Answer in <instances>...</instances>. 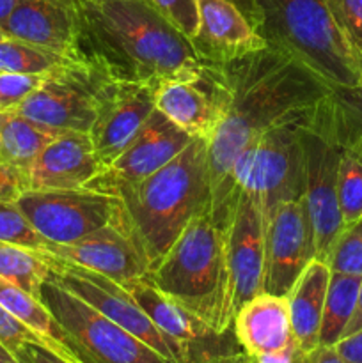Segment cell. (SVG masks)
I'll list each match as a JSON object with an SVG mask.
<instances>
[{
  "label": "cell",
  "mask_w": 362,
  "mask_h": 363,
  "mask_svg": "<svg viewBox=\"0 0 362 363\" xmlns=\"http://www.w3.org/2000/svg\"><path fill=\"white\" fill-rule=\"evenodd\" d=\"M220 108L208 140L209 213L226 229L231 216L229 174L241 149L277 124L305 119L334 87L290 53L266 46L227 64H204Z\"/></svg>",
  "instance_id": "6da1fadb"
},
{
  "label": "cell",
  "mask_w": 362,
  "mask_h": 363,
  "mask_svg": "<svg viewBox=\"0 0 362 363\" xmlns=\"http://www.w3.org/2000/svg\"><path fill=\"white\" fill-rule=\"evenodd\" d=\"M85 62L114 80H199L190 41L146 0H78Z\"/></svg>",
  "instance_id": "7a4b0ae2"
},
{
  "label": "cell",
  "mask_w": 362,
  "mask_h": 363,
  "mask_svg": "<svg viewBox=\"0 0 362 363\" xmlns=\"http://www.w3.org/2000/svg\"><path fill=\"white\" fill-rule=\"evenodd\" d=\"M268 46L290 53L332 87H355L362 55L329 0H243L240 4Z\"/></svg>",
  "instance_id": "3957f363"
},
{
  "label": "cell",
  "mask_w": 362,
  "mask_h": 363,
  "mask_svg": "<svg viewBox=\"0 0 362 363\" xmlns=\"http://www.w3.org/2000/svg\"><path fill=\"white\" fill-rule=\"evenodd\" d=\"M208 140L194 138L165 167L119 195L151 269L185 227L209 208Z\"/></svg>",
  "instance_id": "277c9868"
},
{
  "label": "cell",
  "mask_w": 362,
  "mask_h": 363,
  "mask_svg": "<svg viewBox=\"0 0 362 363\" xmlns=\"http://www.w3.org/2000/svg\"><path fill=\"white\" fill-rule=\"evenodd\" d=\"M148 279L216 333L233 326L227 314L226 229L216 225L209 208L188 222Z\"/></svg>",
  "instance_id": "5b68a950"
},
{
  "label": "cell",
  "mask_w": 362,
  "mask_h": 363,
  "mask_svg": "<svg viewBox=\"0 0 362 363\" xmlns=\"http://www.w3.org/2000/svg\"><path fill=\"white\" fill-rule=\"evenodd\" d=\"M309 116L268 128L241 149L229 174L231 209L234 208L238 194H247L259 206L266 220L277 206L304 197L302 124Z\"/></svg>",
  "instance_id": "8992f818"
},
{
  "label": "cell",
  "mask_w": 362,
  "mask_h": 363,
  "mask_svg": "<svg viewBox=\"0 0 362 363\" xmlns=\"http://www.w3.org/2000/svg\"><path fill=\"white\" fill-rule=\"evenodd\" d=\"M341 144L343 121L332 91V94L323 99L302 124L305 163L304 199L314 229L316 259L325 262L344 229L337 199Z\"/></svg>",
  "instance_id": "52a82bcc"
},
{
  "label": "cell",
  "mask_w": 362,
  "mask_h": 363,
  "mask_svg": "<svg viewBox=\"0 0 362 363\" xmlns=\"http://www.w3.org/2000/svg\"><path fill=\"white\" fill-rule=\"evenodd\" d=\"M39 300L64 330L70 347L82 363H176L99 314L50 277L43 282Z\"/></svg>",
  "instance_id": "ba28073f"
},
{
  "label": "cell",
  "mask_w": 362,
  "mask_h": 363,
  "mask_svg": "<svg viewBox=\"0 0 362 363\" xmlns=\"http://www.w3.org/2000/svg\"><path fill=\"white\" fill-rule=\"evenodd\" d=\"M46 259H48L50 266V279L70 291L71 294L84 300L87 305H91L99 314L123 326L131 335L141 339L142 342H146L169 360L176 363H188L194 360L187 347L170 340L153 325L151 319L146 315V312L138 307L137 301L119 282L91 272L84 266L62 261L48 252H46Z\"/></svg>",
  "instance_id": "9c48e42d"
},
{
  "label": "cell",
  "mask_w": 362,
  "mask_h": 363,
  "mask_svg": "<svg viewBox=\"0 0 362 363\" xmlns=\"http://www.w3.org/2000/svg\"><path fill=\"white\" fill-rule=\"evenodd\" d=\"M16 204L50 245H70L109 225L123 213L119 197L99 191L23 190Z\"/></svg>",
  "instance_id": "30bf717a"
},
{
  "label": "cell",
  "mask_w": 362,
  "mask_h": 363,
  "mask_svg": "<svg viewBox=\"0 0 362 363\" xmlns=\"http://www.w3.org/2000/svg\"><path fill=\"white\" fill-rule=\"evenodd\" d=\"M105 78L109 77L89 64L50 74L14 110L53 130L89 133L98 112L99 87Z\"/></svg>",
  "instance_id": "8fae6325"
},
{
  "label": "cell",
  "mask_w": 362,
  "mask_h": 363,
  "mask_svg": "<svg viewBox=\"0 0 362 363\" xmlns=\"http://www.w3.org/2000/svg\"><path fill=\"white\" fill-rule=\"evenodd\" d=\"M194 138L170 123L158 110L153 112L137 137L124 147L116 160L103 167L85 190L119 197L130 188L148 179L170 160L176 158Z\"/></svg>",
  "instance_id": "7c38bea8"
},
{
  "label": "cell",
  "mask_w": 362,
  "mask_h": 363,
  "mask_svg": "<svg viewBox=\"0 0 362 363\" xmlns=\"http://www.w3.org/2000/svg\"><path fill=\"white\" fill-rule=\"evenodd\" d=\"M312 259H316L314 229L305 199L277 206L265 220L263 293L287 296Z\"/></svg>",
  "instance_id": "4fadbf2b"
},
{
  "label": "cell",
  "mask_w": 362,
  "mask_h": 363,
  "mask_svg": "<svg viewBox=\"0 0 362 363\" xmlns=\"http://www.w3.org/2000/svg\"><path fill=\"white\" fill-rule=\"evenodd\" d=\"M227 314L233 323L241 305L263 293L265 218L247 194H238L226 225Z\"/></svg>",
  "instance_id": "5bb4252c"
},
{
  "label": "cell",
  "mask_w": 362,
  "mask_h": 363,
  "mask_svg": "<svg viewBox=\"0 0 362 363\" xmlns=\"http://www.w3.org/2000/svg\"><path fill=\"white\" fill-rule=\"evenodd\" d=\"M156 85L105 78L99 87L98 112L89 130L102 165H109L137 137L155 112Z\"/></svg>",
  "instance_id": "9a60e30c"
},
{
  "label": "cell",
  "mask_w": 362,
  "mask_h": 363,
  "mask_svg": "<svg viewBox=\"0 0 362 363\" xmlns=\"http://www.w3.org/2000/svg\"><path fill=\"white\" fill-rule=\"evenodd\" d=\"M46 252L119 284L144 279L151 273V262L124 209L109 225L75 243L50 245Z\"/></svg>",
  "instance_id": "2e32d148"
},
{
  "label": "cell",
  "mask_w": 362,
  "mask_h": 363,
  "mask_svg": "<svg viewBox=\"0 0 362 363\" xmlns=\"http://www.w3.org/2000/svg\"><path fill=\"white\" fill-rule=\"evenodd\" d=\"M199 23L190 45L202 64H227L268 46L238 0H197Z\"/></svg>",
  "instance_id": "e0dca14e"
},
{
  "label": "cell",
  "mask_w": 362,
  "mask_h": 363,
  "mask_svg": "<svg viewBox=\"0 0 362 363\" xmlns=\"http://www.w3.org/2000/svg\"><path fill=\"white\" fill-rule=\"evenodd\" d=\"M0 28L7 38L21 39L85 62L78 0H21Z\"/></svg>",
  "instance_id": "ac0fdd59"
},
{
  "label": "cell",
  "mask_w": 362,
  "mask_h": 363,
  "mask_svg": "<svg viewBox=\"0 0 362 363\" xmlns=\"http://www.w3.org/2000/svg\"><path fill=\"white\" fill-rule=\"evenodd\" d=\"M121 286L131 294L138 307L146 312L153 325L165 337L187 347L192 357L199 358L204 354L226 353V351L238 350V346L224 344L227 333H216L202 319L188 312L176 301L156 289L148 277L123 282Z\"/></svg>",
  "instance_id": "d6986e66"
},
{
  "label": "cell",
  "mask_w": 362,
  "mask_h": 363,
  "mask_svg": "<svg viewBox=\"0 0 362 363\" xmlns=\"http://www.w3.org/2000/svg\"><path fill=\"white\" fill-rule=\"evenodd\" d=\"M102 169L89 133L64 131L32 162L25 184L27 190H77Z\"/></svg>",
  "instance_id": "ffe728a7"
},
{
  "label": "cell",
  "mask_w": 362,
  "mask_h": 363,
  "mask_svg": "<svg viewBox=\"0 0 362 363\" xmlns=\"http://www.w3.org/2000/svg\"><path fill=\"white\" fill-rule=\"evenodd\" d=\"M155 108L192 138L209 140L220 119V108L204 71L199 80H170L156 85Z\"/></svg>",
  "instance_id": "44dd1931"
},
{
  "label": "cell",
  "mask_w": 362,
  "mask_h": 363,
  "mask_svg": "<svg viewBox=\"0 0 362 363\" xmlns=\"http://www.w3.org/2000/svg\"><path fill=\"white\" fill-rule=\"evenodd\" d=\"M231 330L236 344L248 357L280 350L293 339L287 298L258 294L234 314Z\"/></svg>",
  "instance_id": "7402d4cb"
},
{
  "label": "cell",
  "mask_w": 362,
  "mask_h": 363,
  "mask_svg": "<svg viewBox=\"0 0 362 363\" xmlns=\"http://www.w3.org/2000/svg\"><path fill=\"white\" fill-rule=\"evenodd\" d=\"M330 275L332 272L325 261L312 259L286 296L291 332L305 351H316L319 347V330Z\"/></svg>",
  "instance_id": "603a6c76"
},
{
  "label": "cell",
  "mask_w": 362,
  "mask_h": 363,
  "mask_svg": "<svg viewBox=\"0 0 362 363\" xmlns=\"http://www.w3.org/2000/svg\"><path fill=\"white\" fill-rule=\"evenodd\" d=\"M0 305L27 328L45 339L57 354L71 363H82L70 347L64 330L38 296L0 279Z\"/></svg>",
  "instance_id": "cb8c5ba5"
},
{
  "label": "cell",
  "mask_w": 362,
  "mask_h": 363,
  "mask_svg": "<svg viewBox=\"0 0 362 363\" xmlns=\"http://www.w3.org/2000/svg\"><path fill=\"white\" fill-rule=\"evenodd\" d=\"M64 131L34 123L16 110H0V144L4 163L25 176L39 152Z\"/></svg>",
  "instance_id": "d4e9b609"
},
{
  "label": "cell",
  "mask_w": 362,
  "mask_h": 363,
  "mask_svg": "<svg viewBox=\"0 0 362 363\" xmlns=\"http://www.w3.org/2000/svg\"><path fill=\"white\" fill-rule=\"evenodd\" d=\"M341 121L343 144L337 170V199L343 223L346 227L362 218V133L351 128L343 116Z\"/></svg>",
  "instance_id": "484cf974"
},
{
  "label": "cell",
  "mask_w": 362,
  "mask_h": 363,
  "mask_svg": "<svg viewBox=\"0 0 362 363\" xmlns=\"http://www.w3.org/2000/svg\"><path fill=\"white\" fill-rule=\"evenodd\" d=\"M85 62L64 57L43 46L31 45L27 41L14 38L0 39V73L21 74H50L73 69Z\"/></svg>",
  "instance_id": "4316f807"
},
{
  "label": "cell",
  "mask_w": 362,
  "mask_h": 363,
  "mask_svg": "<svg viewBox=\"0 0 362 363\" xmlns=\"http://www.w3.org/2000/svg\"><path fill=\"white\" fill-rule=\"evenodd\" d=\"M361 280L362 277L358 275L332 272L323 307L319 346H336L343 339L344 330L353 315Z\"/></svg>",
  "instance_id": "83f0119b"
},
{
  "label": "cell",
  "mask_w": 362,
  "mask_h": 363,
  "mask_svg": "<svg viewBox=\"0 0 362 363\" xmlns=\"http://www.w3.org/2000/svg\"><path fill=\"white\" fill-rule=\"evenodd\" d=\"M48 275L46 252L0 243V279L39 298V291Z\"/></svg>",
  "instance_id": "f1b7e54d"
},
{
  "label": "cell",
  "mask_w": 362,
  "mask_h": 363,
  "mask_svg": "<svg viewBox=\"0 0 362 363\" xmlns=\"http://www.w3.org/2000/svg\"><path fill=\"white\" fill-rule=\"evenodd\" d=\"M0 243L18 245L32 250H48L50 243L39 236L27 216L16 204V199L0 197Z\"/></svg>",
  "instance_id": "f546056e"
},
{
  "label": "cell",
  "mask_w": 362,
  "mask_h": 363,
  "mask_svg": "<svg viewBox=\"0 0 362 363\" xmlns=\"http://www.w3.org/2000/svg\"><path fill=\"white\" fill-rule=\"evenodd\" d=\"M330 272L362 277V218L346 225L327 257Z\"/></svg>",
  "instance_id": "4dcf8cb0"
},
{
  "label": "cell",
  "mask_w": 362,
  "mask_h": 363,
  "mask_svg": "<svg viewBox=\"0 0 362 363\" xmlns=\"http://www.w3.org/2000/svg\"><path fill=\"white\" fill-rule=\"evenodd\" d=\"M177 32L190 41L197 30V0H146Z\"/></svg>",
  "instance_id": "1f68e13d"
},
{
  "label": "cell",
  "mask_w": 362,
  "mask_h": 363,
  "mask_svg": "<svg viewBox=\"0 0 362 363\" xmlns=\"http://www.w3.org/2000/svg\"><path fill=\"white\" fill-rule=\"evenodd\" d=\"M43 74L0 73V110H14L45 82Z\"/></svg>",
  "instance_id": "d6a6232c"
},
{
  "label": "cell",
  "mask_w": 362,
  "mask_h": 363,
  "mask_svg": "<svg viewBox=\"0 0 362 363\" xmlns=\"http://www.w3.org/2000/svg\"><path fill=\"white\" fill-rule=\"evenodd\" d=\"M330 9L362 55V0H329Z\"/></svg>",
  "instance_id": "836d02e7"
},
{
  "label": "cell",
  "mask_w": 362,
  "mask_h": 363,
  "mask_svg": "<svg viewBox=\"0 0 362 363\" xmlns=\"http://www.w3.org/2000/svg\"><path fill=\"white\" fill-rule=\"evenodd\" d=\"M25 342H41L46 344L48 347H52L45 339H41V337H39L38 333L32 332L31 328H27L23 323L18 321L13 314H9V312L0 305V344H4V346L14 354Z\"/></svg>",
  "instance_id": "e575fe53"
},
{
  "label": "cell",
  "mask_w": 362,
  "mask_h": 363,
  "mask_svg": "<svg viewBox=\"0 0 362 363\" xmlns=\"http://www.w3.org/2000/svg\"><path fill=\"white\" fill-rule=\"evenodd\" d=\"M334 98L343 119L362 133V91L358 87H334Z\"/></svg>",
  "instance_id": "d590c367"
},
{
  "label": "cell",
  "mask_w": 362,
  "mask_h": 363,
  "mask_svg": "<svg viewBox=\"0 0 362 363\" xmlns=\"http://www.w3.org/2000/svg\"><path fill=\"white\" fill-rule=\"evenodd\" d=\"M314 353L316 351H305L293 337L280 350L259 354V357H252V363H312Z\"/></svg>",
  "instance_id": "8d00e7d4"
},
{
  "label": "cell",
  "mask_w": 362,
  "mask_h": 363,
  "mask_svg": "<svg viewBox=\"0 0 362 363\" xmlns=\"http://www.w3.org/2000/svg\"><path fill=\"white\" fill-rule=\"evenodd\" d=\"M20 363H71L41 342H25L14 353Z\"/></svg>",
  "instance_id": "74e56055"
},
{
  "label": "cell",
  "mask_w": 362,
  "mask_h": 363,
  "mask_svg": "<svg viewBox=\"0 0 362 363\" xmlns=\"http://www.w3.org/2000/svg\"><path fill=\"white\" fill-rule=\"evenodd\" d=\"M23 190H27L23 174L11 169V167L6 172L0 174V197L16 199Z\"/></svg>",
  "instance_id": "f35d334b"
},
{
  "label": "cell",
  "mask_w": 362,
  "mask_h": 363,
  "mask_svg": "<svg viewBox=\"0 0 362 363\" xmlns=\"http://www.w3.org/2000/svg\"><path fill=\"white\" fill-rule=\"evenodd\" d=\"M334 347L346 362L362 363V330L348 337H343Z\"/></svg>",
  "instance_id": "ab89813d"
},
{
  "label": "cell",
  "mask_w": 362,
  "mask_h": 363,
  "mask_svg": "<svg viewBox=\"0 0 362 363\" xmlns=\"http://www.w3.org/2000/svg\"><path fill=\"white\" fill-rule=\"evenodd\" d=\"M188 363H252V357H248L245 351H226V353L204 354L190 360Z\"/></svg>",
  "instance_id": "60d3db41"
},
{
  "label": "cell",
  "mask_w": 362,
  "mask_h": 363,
  "mask_svg": "<svg viewBox=\"0 0 362 363\" xmlns=\"http://www.w3.org/2000/svg\"><path fill=\"white\" fill-rule=\"evenodd\" d=\"M312 363H350V362L344 360V358L337 353L334 346H319L318 350H316Z\"/></svg>",
  "instance_id": "b9f144b4"
},
{
  "label": "cell",
  "mask_w": 362,
  "mask_h": 363,
  "mask_svg": "<svg viewBox=\"0 0 362 363\" xmlns=\"http://www.w3.org/2000/svg\"><path fill=\"white\" fill-rule=\"evenodd\" d=\"M362 330V280H361V287H358V296H357V303H355V311L353 315H351L350 323H348L346 330H344L343 337L351 335V333L358 332Z\"/></svg>",
  "instance_id": "7bdbcfd3"
},
{
  "label": "cell",
  "mask_w": 362,
  "mask_h": 363,
  "mask_svg": "<svg viewBox=\"0 0 362 363\" xmlns=\"http://www.w3.org/2000/svg\"><path fill=\"white\" fill-rule=\"evenodd\" d=\"M20 2L21 0H0V25L11 16V13L16 9Z\"/></svg>",
  "instance_id": "ee69618b"
},
{
  "label": "cell",
  "mask_w": 362,
  "mask_h": 363,
  "mask_svg": "<svg viewBox=\"0 0 362 363\" xmlns=\"http://www.w3.org/2000/svg\"><path fill=\"white\" fill-rule=\"evenodd\" d=\"M0 363H20V362H18V358L14 357V354L11 353L4 344H0Z\"/></svg>",
  "instance_id": "f6af8a7d"
},
{
  "label": "cell",
  "mask_w": 362,
  "mask_h": 363,
  "mask_svg": "<svg viewBox=\"0 0 362 363\" xmlns=\"http://www.w3.org/2000/svg\"><path fill=\"white\" fill-rule=\"evenodd\" d=\"M0 165H6V163H4V155H2V144H0Z\"/></svg>",
  "instance_id": "bcb514c9"
},
{
  "label": "cell",
  "mask_w": 362,
  "mask_h": 363,
  "mask_svg": "<svg viewBox=\"0 0 362 363\" xmlns=\"http://www.w3.org/2000/svg\"><path fill=\"white\" fill-rule=\"evenodd\" d=\"M355 87H358L362 91V74H361V78H358V82H357V85H355Z\"/></svg>",
  "instance_id": "7dc6e473"
},
{
  "label": "cell",
  "mask_w": 362,
  "mask_h": 363,
  "mask_svg": "<svg viewBox=\"0 0 362 363\" xmlns=\"http://www.w3.org/2000/svg\"><path fill=\"white\" fill-rule=\"evenodd\" d=\"M7 169H9V167H7V165H0V174H2V172H6Z\"/></svg>",
  "instance_id": "c3c4849f"
},
{
  "label": "cell",
  "mask_w": 362,
  "mask_h": 363,
  "mask_svg": "<svg viewBox=\"0 0 362 363\" xmlns=\"http://www.w3.org/2000/svg\"><path fill=\"white\" fill-rule=\"evenodd\" d=\"M4 38H7V35H6V32H4L2 28H0V39H4Z\"/></svg>",
  "instance_id": "681fc988"
}]
</instances>
